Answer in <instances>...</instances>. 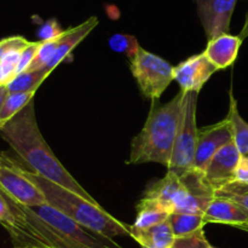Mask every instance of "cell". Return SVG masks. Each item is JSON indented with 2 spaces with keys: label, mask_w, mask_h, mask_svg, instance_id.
Listing matches in <instances>:
<instances>
[{
  "label": "cell",
  "mask_w": 248,
  "mask_h": 248,
  "mask_svg": "<svg viewBox=\"0 0 248 248\" xmlns=\"http://www.w3.org/2000/svg\"><path fill=\"white\" fill-rule=\"evenodd\" d=\"M0 137L29 167V171L78 194L94 205H99L61 164L41 135L36 121L34 99L0 128Z\"/></svg>",
  "instance_id": "6da1fadb"
},
{
  "label": "cell",
  "mask_w": 248,
  "mask_h": 248,
  "mask_svg": "<svg viewBox=\"0 0 248 248\" xmlns=\"http://www.w3.org/2000/svg\"><path fill=\"white\" fill-rule=\"evenodd\" d=\"M184 92L165 104L153 101L149 115L142 131L131 143L127 164H154L169 167L176 142Z\"/></svg>",
  "instance_id": "7a4b0ae2"
},
{
  "label": "cell",
  "mask_w": 248,
  "mask_h": 248,
  "mask_svg": "<svg viewBox=\"0 0 248 248\" xmlns=\"http://www.w3.org/2000/svg\"><path fill=\"white\" fill-rule=\"evenodd\" d=\"M26 170L31 181L41 189L48 205L55 207L85 229L107 239L131 235V225L116 219L101 205H94L78 194L29 171L27 167Z\"/></svg>",
  "instance_id": "3957f363"
},
{
  "label": "cell",
  "mask_w": 248,
  "mask_h": 248,
  "mask_svg": "<svg viewBox=\"0 0 248 248\" xmlns=\"http://www.w3.org/2000/svg\"><path fill=\"white\" fill-rule=\"evenodd\" d=\"M28 222L39 247L45 248H123L113 239L85 229L48 203L28 207Z\"/></svg>",
  "instance_id": "277c9868"
},
{
  "label": "cell",
  "mask_w": 248,
  "mask_h": 248,
  "mask_svg": "<svg viewBox=\"0 0 248 248\" xmlns=\"http://www.w3.org/2000/svg\"><path fill=\"white\" fill-rule=\"evenodd\" d=\"M198 94L196 92H184L182 102L176 142L171 162L167 167L170 172H173L178 177H183L194 170L199 136V127L196 124Z\"/></svg>",
  "instance_id": "5b68a950"
},
{
  "label": "cell",
  "mask_w": 248,
  "mask_h": 248,
  "mask_svg": "<svg viewBox=\"0 0 248 248\" xmlns=\"http://www.w3.org/2000/svg\"><path fill=\"white\" fill-rule=\"evenodd\" d=\"M131 72L145 98L157 101L174 80V67L143 47L130 61Z\"/></svg>",
  "instance_id": "8992f818"
},
{
  "label": "cell",
  "mask_w": 248,
  "mask_h": 248,
  "mask_svg": "<svg viewBox=\"0 0 248 248\" xmlns=\"http://www.w3.org/2000/svg\"><path fill=\"white\" fill-rule=\"evenodd\" d=\"M0 189L12 200L28 207L47 203L41 189L27 174L26 167L0 153Z\"/></svg>",
  "instance_id": "52a82bcc"
},
{
  "label": "cell",
  "mask_w": 248,
  "mask_h": 248,
  "mask_svg": "<svg viewBox=\"0 0 248 248\" xmlns=\"http://www.w3.org/2000/svg\"><path fill=\"white\" fill-rule=\"evenodd\" d=\"M230 142H234V136L228 118L213 125L199 127L194 169L200 172H205L212 157Z\"/></svg>",
  "instance_id": "ba28073f"
},
{
  "label": "cell",
  "mask_w": 248,
  "mask_h": 248,
  "mask_svg": "<svg viewBox=\"0 0 248 248\" xmlns=\"http://www.w3.org/2000/svg\"><path fill=\"white\" fill-rule=\"evenodd\" d=\"M208 40L228 34L237 0H194Z\"/></svg>",
  "instance_id": "9c48e42d"
},
{
  "label": "cell",
  "mask_w": 248,
  "mask_h": 248,
  "mask_svg": "<svg viewBox=\"0 0 248 248\" xmlns=\"http://www.w3.org/2000/svg\"><path fill=\"white\" fill-rule=\"evenodd\" d=\"M218 68L211 62L205 52L190 56L174 67V80L181 86V91L199 92Z\"/></svg>",
  "instance_id": "30bf717a"
},
{
  "label": "cell",
  "mask_w": 248,
  "mask_h": 248,
  "mask_svg": "<svg viewBox=\"0 0 248 248\" xmlns=\"http://www.w3.org/2000/svg\"><path fill=\"white\" fill-rule=\"evenodd\" d=\"M186 193L188 191H186L182 179L173 172L167 171L164 178L148 184L143 193V198L153 200L162 210L167 211L170 215H172L183 202Z\"/></svg>",
  "instance_id": "8fae6325"
},
{
  "label": "cell",
  "mask_w": 248,
  "mask_h": 248,
  "mask_svg": "<svg viewBox=\"0 0 248 248\" xmlns=\"http://www.w3.org/2000/svg\"><path fill=\"white\" fill-rule=\"evenodd\" d=\"M240 159H241V154L234 142H230L229 144L223 147L212 157L203 174L213 190H220L223 186L234 182L235 171H236Z\"/></svg>",
  "instance_id": "7c38bea8"
},
{
  "label": "cell",
  "mask_w": 248,
  "mask_h": 248,
  "mask_svg": "<svg viewBox=\"0 0 248 248\" xmlns=\"http://www.w3.org/2000/svg\"><path fill=\"white\" fill-rule=\"evenodd\" d=\"M98 26V18L96 16H92L80 23L79 26L72 27L63 31L61 36H58L56 50L53 52L52 58L50 60L48 64L46 65L50 72H52L55 68H57L63 61L69 57L72 51Z\"/></svg>",
  "instance_id": "4fadbf2b"
},
{
  "label": "cell",
  "mask_w": 248,
  "mask_h": 248,
  "mask_svg": "<svg viewBox=\"0 0 248 248\" xmlns=\"http://www.w3.org/2000/svg\"><path fill=\"white\" fill-rule=\"evenodd\" d=\"M242 41L244 40L239 35H232L229 33L222 34L212 40H208L203 52L218 70L227 69L236 61Z\"/></svg>",
  "instance_id": "5bb4252c"
},
{
  "label": "cell",
  "mask_w": 248,
  "mask_h": 248,
  "mask_svg": "<svg viewBox=\"0 0 248 248\" xmlns=\"http://www.w3.org/2000/svg\"><path fill=\"white\" fill-rule=\"evenodd\" d=\"M206 224L217 223L232 227L248 223V212L239 203L227 198H215L203 213Z\"/></svg>",
  "instance_id": "9a60e30c"
},
{
  "label": "cell",
  "mask_w": 248,
  "mask_h": 248,
  "mask_svg": "<svg viewBox=\"0 0 248 248\" xmlns=\"http://www.w3.org/2000/svg\"><path fill=\"white\" fill-rule=\"evenodd\" d=\"M29 43L31 41L19 35L0 40V80L4 85L16 77L21 53Z\"/></svg>",
  "instance_id": "2e32d148"
},
{
  "label": "cell",
  "mask_w": 248,
  "mask_h": 248,
  "mask_svg": "<svg viewBox=\"0 0 248 248\" xmlns=\"http://www.w3.org/2000/svg\"><path fill=\"white\" fill-rule=\"evenodd\" d=\"M131 237L147 248H172L176 236L172 230L170 218L160 224L145 229H136L131 225Z\"/></svg>",
  "instance_id": "e0dca14e"
},
{
  "label": "cell",
  "mask_w": 248,
  "mask_h": 248,
  "mask_svg": "<svg viewBox=\"0 0 248 248\" xmlns=\"http://www.w3.org/2000/svg\"><path fill=\"white\" fill-rule=\"evenodd\" d=\"M229 111L227 118L232 125L234 143L240 154L248 156V123L240 115L237 101L232 93V89H230L229 91Z\"/></svg>",
  "instance_id": "ac0fdd59"
},
{
  "label": "cell",
  "mask_w": 248,
  "mask_h": 248,
  "mask_svg": "<svg viewBox=\"0 0 248 248\" xmlns=\"http://www.w3.org/2000/svg\"><path fill=\"white\" fill-rule=\"evenodd\" d=\"M170 216L171 215L167 211L162 210L156 202L142 198L137 205V217L132 227L136 229H145L165 222L169 219Z\"/></svg>",
  "instance_id": "d6986e66"
},
{
  "label": "cell",
  "mask_w": 248,
  "mask_h": 248,
  "mask_svg": "<svg viewBox=\"0 0 248 248\" xmlns=\"http://www.w3.org/2000/svg\"><path fill=\"white\" fill-rule=\"evenodd\" d=\"M52 72L47 68H41L36 70H24L17 74L14 79L6 84L10 93L14 92H36L40 85L47 79Z\"/></svg>",
  "instance_id": "ffe728a7"
},
{
  "label": "cell",
  "mask_w": 248,
  "mask_h": 248,
  "mask_svg": "<svg viewBox=\"0 0 248 248\" xmlns=\"http://www.w3.org/2000/svg\"><path fill=\"white\" fill-rule=\"evenodd\" d=\"M170 223L176 237L194 234L203 229L206 225L203 215H195V213H172L170 216Z\"/></svg>",
  "instance_id": "44dd1931"
},
{
  "label": "cell",
  "mask_w": 248,
  "mask_h": 248,
  "mask_svg": "<svg viewBox=\"0 0 248 248\" xmlns=\"http://www.w3.org/2000/svg\"><path fill=\"white\" fill-rule=\"evenodd\" d=\"M35 96V92H14L7 94L1 109H0V128L16 116Z\"/></svg>",
  "instance_id": "7402d4cb"
},
{
  "label": "cell",
  "mask_w": 248,
  "mask_h": 248,
  "mask_svg": "<svg viewBox=\"0 0 248 248\" xmlns=\"http://www.w3.org/2000/svg\"><path fill=\"white\" fill-rule=\"evenodd\" d=\"M108 44L111 50L119 53H125L130 61L135 57L138 48L140 47L136 36L130 34H114L109 38Z\"/></svg>",
  "instance_id": "603a6c76"
},
{
  "label": "cell",
  "mask_w": 248,
  "mask_h": 248,
  "mask_svg": "<svg viewBox=\"0 0 248 248\" xmlns=\"http://www.w3.org/2000/svg\"><path fill=\"white\" fill-rule=\"evenodd\" d=\"M57 40L58 38L53 39V40L41 41L40 47H39L38 52H36L35 57H34V61L27 70H36L41 69V68H46V65L48 64L50 60L52 58L53 52H55Z\"/></svg>",
  "instance_id": "cb8c5ba5"
},
{
  "label": "cell",
  "mask_w": 248,
  "mask_h": 248,
  "mask_svg": "<svg viewBox=\"0 0 248 248\" xmlns=\"http://www.w3.org/2000/svg\"><path fill=\"white\" fill-rule=\"evenodd\" d=\"M211 245L205 236L203 229L186 235V236L176 237L172 248H210Z\"/></svg>",
  "instance_id": "d4e9b609"
},
{
  "label": "cell",
  "mask_w": 248,
  "mask_h": 248,
  "mask_svg": "<svg viewBox=\"0 0 248 248\" xmlns=\"http://www.w3.org/2000/svg\"><path fill=\"white\" fill-rule=\"evenodd\" d=\"M63 29L61 28L60 23L56 18L47 19L46 22H44L40 26V28L38 29V38L39 41H48L53 40V39L58 38L60 35L63 34Z\"/></svg>",
  "instance_id": "484cf974"
},
{
  "label": "cell",
  "mask_w": 248,
  "mask_h": 248,
  "mask_svg": "<svg viewBox=\"0 0 248 248\" xmlns=\"http://www.w3.org/2000/svg\"><path fill=\"white\" fill-rule=\"evenodd\" d=\"M41 41H31L29 45L22 51L21 57H19V62H18V67H17V74L19 73L24 72V70L28 69L31 67V62L34 61V57H35L36 52H38L39 47H40ZM16 74V75H17Z\"/></svg>",
  "instance_id": "4316f807"
},
{
  "label": "cell",
  "mask_w": 248,
  "mask_h": 248,
  "mask_svg": "<svg viewBox=\"0 0 248 248\" xmlns=\"http://www.w3.org/2000/svg\"><path fill=\"white\" fill-rule=\"evenodd\" d=\"M216 194H232V195H248V184L237 183V182H232L223 186L220 190L216 191ZM215 194V195H216Z\"/></svg>",
  "instance_id": "83f0119b"
},
{
  "label": "cell",
  "mask_w": 248,
  "mask_h": 248,
  "mask_svg": "<svg viewBox=\"0 0 248 248\" xmlns=\"http://www.w3.org/2000/svg\"><path fill=\"white\" fill-rule=\"evenodd\" d=\"M234 182L248 184V156L241 155V159H240L236 171H235Z\"/></svg>",
  "instance_id": "f1b7e54d"
},
{
  "label": "cell",
  "mask_w": 248,
  "mask_h": 248,
  "mask_svg": "<svg viewBox=\"0 0 248 248\" xmlns=\"http://www.w3.org/2000/svg\"><path fill=\"white\" fill-rule=\"evenodd\" d=\"M216 198H227L239 203L242 208L248 212V195H232V194H216Z\"/></svg>",
  "instance_id": "f546056e"
},
{
  "label": "cell",
  "mask_w": 248,
  "mask_h": 248,
  "mask_svg": "<svg viewBox=\"0 0 248 248\" xmlns=\"http://www.w3.org/2000/svg\"><path fill=\"white\" fill-rule=\"evenodd\" d=\"M239 36L242 39V40H245V39L248 38V11L246 14V17H245V23L244 26H242V29L241 31H240Z\"/></svg>",
  "instance_id": "4dcf8cb0"
},
{
  "label": "cell",
  "mask_w": 248,
  "mask_h": 248,
  "mask_svg": "<svg viewBox=\"0 0 248 248\" xmlns=\"http://www.w3.org/2000/svg\"><path fill=\"white\" fill-rule=\"evenodd\" d=\"M9 90H7L6 85H2V86H0V109H1L2 104H4L5 99H6L7 94H9Z\"/></svg>",
  "instance_id": "1f68e13d"
},
{
  "label": "cell",
  "mask_w": 248,
  "mask_h": 248,
  "mask_svg": "<svg viewBox=\"0 0 248 248\" xmlns=\"http://www.w3.org/2000/svg\"><path fill=\"white\" fill-rule=\"evenodd\" d=\"M235 228H237V229L242 230V232H248V223H245V224H240V225H236Z\"/></svg>",
  "instance_id": "d6a6232c"
},
{
  "label": "cell",
  "mask_w": 248,
  "mask_h": 248,
  "mask_svg": "<svg viewBox=\"0 0 248 248\" xmlns=\"http://www.w3.org/2000/svg\"><path fill=\"white\" fill-rule=\"evenodd\" d=\"M15 248H45V247H38V246H22V247H15Z\"/></svg>",
  "instance_id": "836d02e7"
},
{
  "label": "cell",
  "mask_w": 248,
  "mask_h": 248,
  "mask_svg": "<svg viewBox=\"0 0 248 248\" xmlns=\"http://www.w3.org/2000/svg\"><path fill=\"white\" fill-rule=\"evenodd\" d=\"M210 248H216V247H213V246H211V247H210Z\"/></svg>",
  "instance_id": "e575fe53"
},
{
  "label": "cell",
  "mask_w": 248,
  "mask_h": 248,
  "mask_svg": "<svg viewBox=\"0 0 248 248\" xmlns=\"http://www.w3.org/2000/svg\"><path fill=\"white\" fill-rule=\"evenodd\" d=\"M142 248H147V247H142Z\"/></svg>",
  "instance_id": "d590c367"
}]
</instances>
